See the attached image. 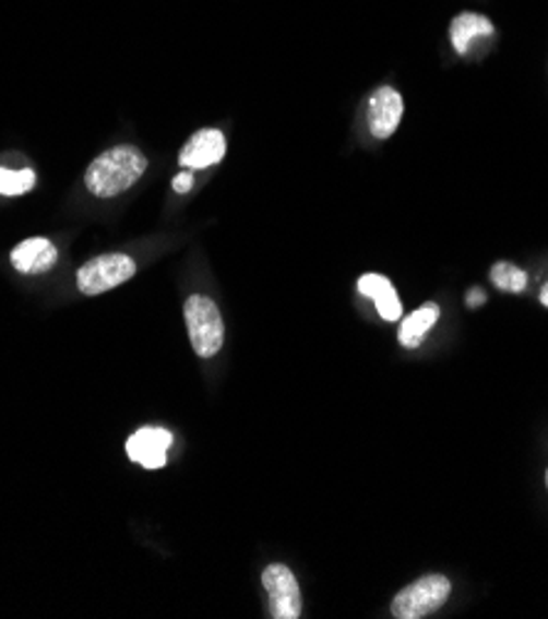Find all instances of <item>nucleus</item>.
<instances>
[{
  "label": "nucleus",
  "instance_id": "17",
  "mask_svg": "<svg viewBox=\"0 0 548 619\" xmlns=\"http://www.w3.org/2000/svg\"><path fill=\"white\" fill-rule=\"evenodd\" d=\"M541 303H544V307H548V282L544 284V289H541Z\"/></svg>",
  "mask_w": 548,
  "mask_h": 619
},
{
  "label": "nucleus",
  "instance_id": "7",
  "mask_svg": "<svg viewBox=\"0 0 548 619\" xmlns=\"http://www.w3.org/2000/svg\"><path fill=\"white\" fill-rule=\"evenodd\" d=\"M174 444V435L160 427H144L136 435L129 437L127 454L131 462H136L146 469H160L166 464V452Z\"/></svg>",
  "mask_w": 548,
  "mask_h": 619
},
{
  "label": "nucleus",
  "instance_id": "14",
  "mask_svg": "<svg viewBox=\"0 0 548 619\" xmlns=\"http://www.w3.org/2000/svg\"><path fill=\"white\" fill-rule=\"evenodd\" d=\"M35 188V174L31 168L11 170L0 168V195H23Z\"/></svg>",
  "mask_w": 548,
  "mask_h": 619
},
{
  "label": "nucleus",
  "instance_id": "11",
  "mask_svg": "<svg viewBox=\"0 0 548 619\" xmlns=\"http://www.w3.org/2000/svg\"><path fill=\"white\" fill-rule=\"evenodd\" d=\"M495 35V25L479 13H462L450 23V40L457 55H467L481 37Z\"/></svg>",
  "mask_w": 548,
  "mask_h": 619
},
{
  "label": "nucleus",
  "instance_id": "6",
  "mask_svg": "<svg viewBox=\"0 0 548 619\" xmlns=\"http://www.w3.org/2000/svg\"><path fill=\"white\" fill-rule=\"evenodd\" d=\"M403 119V97L393 87H378L368 102V129L373 139L383 141L398 129Z\"/></svg>",
  "mask_w": 548,
  "mask_h": 619
},
{
  "label": "nucleus",
  "instance_id": "15",
  "mask_svg": "<svg viewBox=\"0 0 548 619\" xmlns=\"http://www.w3.org/2000/svg\"><path fill=\"white\" fill-rule=\"evenodd\" d=\"M193 188V174H181L174 178V190L176 193H188Z\"/></svg>",
  "mask_w": 548,
  "mask_h": 619
},
{
  "label": "nucleus",
  "instance_id": "12",
  "mask_svg": "<svg viewBox=\"0 0 548 619\" xmlns=\"http://www.w3.org/2000/svg\"><path fill=\"white\" fill-rule=\"evenodd\" d=\"M438 317H440V307H438V303L428 301V303H422L418 311H413L408 319H403L401 333H398L403 346L405 348H418L422 338H425V333H428L434 326Z\"/></svg>",
  "mask_w": 548,
  "mask_h": 619
},
{
  "label": "nucleus",
  "instance_id": "8",
  "mask_svg": "<svg viewBox=\"0 0 548 619\" xmlns=\"http://www.w3.org/2000/svg\"><path fill=\"white\" fill-rule=\"evenodd\" d=\"M225 156V136L217 129H201L188 139L178 164L191 170H203L221 164Z\"/></svg>",
  "mask_w": 548,
  "mask_h": 619
},
{
  "label": "nucleus",
  "instance_id": "4",
  "mask_svg": "<svg viewBox=\"0 0 548 619\" xmlns=\"http://www.w3.org/2000/svg\"><path fill=\"white\" fill-rule=\"evenodd\" d=\"M136 274V262L127 254H102L94 257L78 272V287L87 297H97L119 287Z\"/></svg>",
  "mask_w": 548,
  "mask_h": 619
},
{
  "label": "nucleus",
  "instance_id": "18",
  "mask_svg": "<svg viewBox=\"0 0 548 619\" xmlns=\"http://www.w3.org/2000/svg\"><path fill=\"white\" fill-rule=\"evenodd\" d=\"M546 487H548V472H546Z\"/></svg>",
  "mask_w": 548,
  "mask_h": 619
},
{
  "label": "nucleus",
  "instance_id": "2",
  "mask_svg": "<svg viewBox=\"0 0 548 619\" xmlns=\"http://www.w3.org/2000/svg\"><path fill=\"white\" fill-rule=\"evenodd\" d=\"M183 317L195 356L201 358L217 356V350L223 348L225 341V326L215 301L203 297V294H193L191 299H186Z\"/></svg>",
  "mask_w": 548,
  "mask_h": 619
},
{
  "label": "nucleus",
  "instance_id": "5",
  "mask_svg": "<svg viewBox=\"0 0 548 619\" xmlns=\"http://www.w3.org/2000/svg\"><path fill=\"white\" fill-rule=\"evenodd\" d=\"M262 585L270 595L274 619H297L301 615V595L295 573L287 566H267L262 573Z\"/></svg>",
  "mask_w": 548,
  "mask_h": 619
},
{
  "label": "nucleus",
  "instance_id": "13",
  "mask_svg": "<svg viewBox=\"0 0 548 619\" xmlns=\"http://www.w3.org/2000/svg\"><path fill=\"white\" fill-rule=\"evenodd\" d=\"M489 277H491V282H495L497 289L509 291V294L524 291L526 284H528L526 272L519 270V266L512 264V262H497L495 266H491Z\"/></svg>",
  "mask_w": 548,
  "mask_h": 619
},
{
  "label": "nucleus",
  "instance_id": "3",
  "mask_svg": "<svg viewBox=\"0 0 548 619\" xmlns=\"http://www.w3.org/2000/svg\"><path fill=\"white\" fill-rule=\"evenodd\" d=\"M450 580L445 575H425L420 580H415L413 585L403 587L398 595H395L391 612L398 619H420L428 617L432 612L448 603L450 597Z\"/></svg>",
  "mask_w": 548,
  "mask_h": 619
},
{
  "label": "nucleus",
  "instance_id": "16",
  "mask_svg": "<svg viewBox=\"0 0 548 619\" xmlns=\"http://www.w3.org/2000/svg\"><path fill=\"white\" fill-rule=\"evenodd\" d=\"M467 303H469V307H481V303H485V291H481V289H472V291L467 294Z\"/></svg>",
  "mask_w": 548,
  "mask_h": 619
},
{
  "label": "nucleus",
  "instance_id": "1",
  "mask_svg": "<svg viewBox=\"0 0 548 619\" xmlns=\"http://www.w3.org/2000/svg\"><path fill=\"white\" fill-rule=\"evenodd\" d=\"M146 166L148 160L136 146H115L92 160L84 183L92 195L115 198L136 186V180L146 174Z\"/></svg>",
  "mask_w": 548,
  "mask_h": 619
},
{
  "label": "nucleus",
  "instance_id": "10",
  "mask_svg": "<svg viewBox=\"0 0 548 619\" xmlns=\"http://www.w3.org/2000/svg\"><path fill=\"white\" fill-rule=\"evenodd\" d=\"M358 291L376 301L378 313H381L385 321L403 319V303L398 299V294H395L393 284L381 277V274H364V277L358 279Z\"/></svg>",
  "mask_w": 548,
  "mask_h": 619
},
{
  "label": "nucleus",
  "instance_id": "9",
  "mask_svg": "<svg viewBox=\"0 0 548 619\" xmlns=\"http://www.w3.org/2000/svg\"><path fill=\"white\" fill-rule=\"evenodd\" d=\"M11 262L23 274H43L58 264V247L45 237H31L11 252Z\"/></svg>",
  "mask_w": 548,
  "mask_h": 619
}]
</instances>
